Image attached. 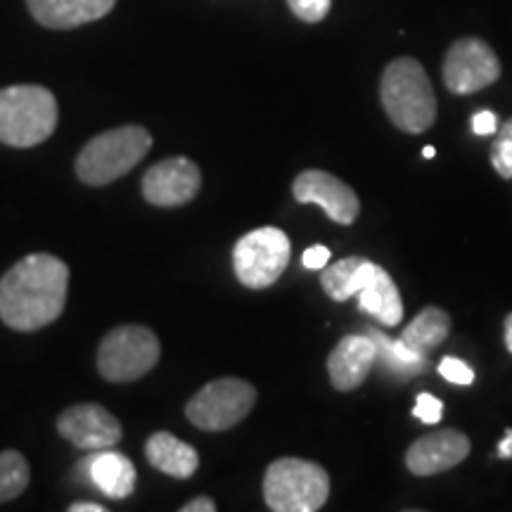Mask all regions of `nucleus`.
I'll use <instances>...</instances> for the list:
<instances>
[{"instance_id": "f257e3e1", "label": "nucleus", "mask_w": 512, "mask_h": 512, "mask_svg": "<svg viewBox=\"0 0 512 512\" xmlns=\"http://www.w3.org/2000/svg\"><path fill=\"white\" fill-rule=\"evenodd\" d=\"M69 266L53 254H29L0 278V318L12 330L34 332L62 316Z\"/></svg>"}, {"instance_id": "f03ea898", "label": "nucleus", "mask_w": 512, "mask_h": 512, "mask_svg": "<svg viewBox=\"0 0 512 512\" xmlns=\"http://www.w3.org/2000/svg\"><path fill=\"white\" fill-rule=\"evenodd\" d=\"M380 100L392 124L403 133L430 131L437 121V95L425 67L413 57H396L384 67Z\"/></svg>"}, {"instance_id": "7ed1b4c3", "label": "nucleus", "mask_w": 512, "mask_h": 512, "mask_svg": "<svg viewBox=\"0 0 512 512\" xmlns=\"http://www.w3.org/2000/svg\"><path fill=\"white\" fill-rule=\"evenodd\" d=\"M55 95L34 83H17L0 91V143L10 147H36L57 128Z\"/></svg>"}, {"instance_id": "20e7f679", "label": "nucleus", "mask_w": 512, "mask_h": 512, "mask_svg": "<svg viewBox=\"0 0 512 512\" xmlns=\"http://www.w3.org/2000/svg\"><path fill=\"white\" fill-rule=\"evenodd\" d=\"M152 136L143 126L128 124L112 128L88 140L76 157V176L86 185L100 188L119 181L128 171L136 169L150 152Z\"/></svg>"}, {"instance_id": "39448f33", "label": "nucleus", "mask_w": 512, "mask_h": 512, "mask_svg": "<svg viewBox=\"0 0 512 512\" xmlns=\"http://www.w3.org/2000/svg\"><path fill=\"white\" fill-rule=\"evenodd\" d=\"M330 475L302 458H278L264 475V501L273 512H316L328 503Z\"/></svg>"}, {"instance_id": "423d86ee", "label": "nucleus", "mask_w": 512, "mask_h": 512, "mask_svg": "<svg viewBox=\"0 0 512 512\" xmlns=\"http://www.w3.org/2000/svg\"><path fill=\"white\" fill-rule=\"evenodd\" d=\"M162 344L145 325H119L98 349V370L107 382H136L159 363Z\"/></svg>"}, {"instance_id": "0eeeda50", "label": "nucleus", "mask_w": 512, "mask_h": 512, "mask_svg": "<svg viewBox=\"0 0 512 512\" xmlns=\"http://www.w3.org/2000/svg\"><path fill=\"white\" fill-rule=\"evenodd\" d=\"M256 389L252 382L240 377H221L197 392L185 406V415L204 432H226L240 425L252 413Z\"/></svg>"}, {"instance_id": "6e6552de", "label": "nucleus", "mask_w": 512, "mask_h": 512, "mask_svg": "<svg viewBox=\"0 0 512 512\" xmlns=\"http://www.w3.org/2000/svg\"><path fill=\"white\" fill-rule=\"evenodd\" d=\"M290 254L292 245L287 233L280 228H256L235 242V275L249 290H266L285 273Z\"/></svg>"}, {"instance_id": "1a4fd4ad", "label": "nucleus", "mask_w": 512, "mask_h": 512, "mask_svg": "<svg viewBox=\"0 0 512 512\" xmlns=\"http://www.w3.org/2000/svg\"><path fill=\"white\" fill-rule=\"evenodd\" d=\"M501 79V60L489 43L465 36L448 48L444 57V83L451 93L472 95Z\"/></svg>"}, {"instance_id": "9d476101", "label": "nucleus", "mask_w": 512, "mask_h": 512, "mask_svg": "<svg viewBox=\"0 0 512 512\" xmlns=\"http://www.w3.org/2000/svg\"><path fill=\"white\" fill-rule=\"evenodd\" d=\"M292 195L299 204H318L330 221L351 226L361 214V202L351 185L328 171H302L292 183Z\"/></svg>"}, {"instance_id": "9b49d317", "label": "nucleus", "mask_w": 512, "mask_h": 512, "mask_svg": "<svg viewBox=\"0 0 512 512\" xmlns=\"http://www.w3.org/2000/svg\"><path fill=\"white\" fill-rule=\"evenodd\" d=\"M202 188V171L188 157H169L143 176V195L155 207L174 209L192 202Z\"/></svg>"}, {"instance_id": "f8f14e48", "label": "nucleus", "mask_w": 512, "mask_h": 512, "mask_svg": "<svg viewBox=\"0 0 512 512\" xmlns=\"http://www.w3.org/2000/svg\"><path fill=\"white\" fill-rule=\"evenodd\" d=\"M57 432L69 444L86 451H102L121 441V422L100 403H76L57 418Z\"/></svg>"}, {"instance_id": "ddd939ff", "label": "nucleus", "mask_w": 512, "mask_h": 512, "mask_svg": "<svg viewBox=\"0 0 512 512\" xmlns=\"http://www.w3.org/2000/svg\"><path fill=\"white\" fill-rule=\"evenodd\" d=\"M470 439L458 430H437L413 441L406 451V467L415 477H434L453 470L470 456Z\"/></svg>"}, {"instance_id": "4468645a", "label": "nucleus", "mask_w": 512, "mask_h": 512, "mask_svg": "<svg viewBox=\"0 0 512 512\" xmlns=\"http://www.w3.org/2000/svg\"><path fill=\"white\" fill-rule=\"evenodd\" d=\"M377 363V347L370 335H347L328 356V375L337 392L361 387Z\"/></svg>"}, {"instance_id": "2eb2a0df", "label": "nucleus", "mask_w": 512, "mask_h": 512, "mask_svg": "<svg viewBox=\"0 0 512 512\" xmlns=\"http://www.w3.org/2000/svg\"><path fill=\"white\" fill-rule=\"evenodd\" d=\"M356 299L358 309L380 320L384 328H396L401 323L403 302L399 287H396L392 275L384 271L382 266H377L375 261H368Z\"/></svg>"}, {"instance_id": "dca6fc26", "label": "nucleus", "mask_w": 512, "mask_h": 512, "mask_svg": "<svg viewBox=\"0 0 512 512\" xmlns=\"http://www.w3.org/2000/svg\"><path fill=\"white\" fill-rule=\"evenodd\" d=\"M117 0H27L31 17L41 27L67 31L107 17Z\"/></svg>"}, {"instance_id": "f3484780", "label": "nucleus", "mask_w": 512, "mask_h": 512, "mask_svg": "<svg viewBox=\"0 0 512 512\" xmlns=\"http://www.w3.org/2000/svg\"><path fill=\"white\" fill-rule=\"evenodd\" d=\"M145 458L155 470L174 479H190L200 467V453L171 432H157L147 439Z\"/></svg>"}, {"instance_id": "a211bd4d", "label": "nucleus", "mask_w": 512, "mask_h": 512, "mask_svg": "<svg viewBox=\"0 0 512 512\" xmlns=\"http://www.w3.org/2000/svg\"><path fill=\"white\" fill-rule=\"evenodd\" d=\"M81 465L86 467L88 477L93 479L95 486L105 496L121 501V498H128L136 489V467L117 451L102 448L95 456L83 460Z\"/></svg>"}, {"instance_id": "6ab92c4d", "label": "nucleus", "mask_w": 512, "mask_h": 512, "mask_svg": "<svg viewBox=\"0 0 512 512\" xmlns=\"http://www.w3.org/2000/svg\"><path fill=\"white\" fill-rule=\"evenodd\" d=\"M448 332H451V316L439 306H425L406 330L401 332L399 342L415 356H427L441 344L446 342Z\"/></svg>"}, {"instance_id": "aec40b11", "label": "nucleus", "mask_w": 512, "mask_h": 512, "mask_svg": "<svg viewBox=\"0 0 512 512\" xmlns=\"http://www.w3.org/2000/svg\"><path fill=\"white\" fill-rule=\"evenodd\" d=\"M368 261L370 259H366V256H347V259L323 268L320 285H323L325 294L332 302H347V299L356 297Z\"/></svg>"}, {"instance_id": "412c9836", "label": "nucleus", "mask_w": 512, "mask_h": 512, "mask_svg": "<svg viewBox=\"0 0 512 512\" xmlns=\"http://www.w3.org/2000/svg\"><path fill=\"white\" fill-rule=\"evenodd\" d=\"M31 470L27 458L19 451L0 453V503L15 501L29 486Z\"/></svg>"}, {"instance_id": "4be33fe9", "label": "nucleus", "mask_w": 512, "mask_h": 512, "mask_svg": "<svg viewBox=\"0 0 512 512\" xmlns=\"http://www.w3.org/2000/svg\"><path fill=\"white\" fill-rule=\"evenodd\" d=\"M491 164L496 174L512 181V117L496 131L494 147H491Z\"/></svg>"}, {"instance_id": "5701e85b", "label": "nucleus", "mask_w": 512, "mask_h": 512, "mask_svg": "<svg viewBox=\"0 0 512 512\" xmlns=\"http://www.w3.org/2000/svg\"><path fill=\"white\" fill-rule=\"evenodd\" d=\"M292 15L306 24H318L328 17L332 0H287Z\"/></svg>"}, {"instance_id": "b1692460", "label": "nucleus", "mask_w": 512, "mask_h": 512, "mask_svg": "<svg viewBox=\"0 0 512 512\" xmlns=\"http://www.w3.org/2000/svg\"><path fill=\"white\" fill-rule=\"evenodd\" d=\"M437 370L446 382L460 384V387H470V384L475 382V370H472L465 361H460V358H456V356L441 358Z\"/></svg>"}, {"instance_id": "393cba45", "label": "nucleus", "mask_w": 512, "mask_h": 512, "mask_svg": "<svg viewBox=\"0 0 512 512\" xmlns=\"http://www.w3.org/2000/svg\"><path fill=\"white\" fill-rule=\"evenodd\" d=\"M413 415L425 422V425H437V422H441V418H444V403H441L437 396L422 392L418 394V399H415Z\"/></svg>"}, {"instance_id": "a878e982", "label": "nucleus", "mask_w": 512, "mask_h": 512, "mask_svg": "<svg viewBox=\"0 0 512 512\" xmlns=\"http://www.w3.org/2000/svg\"><path fill=\"white\" fill-rule=\"evenodd\" d=\"M328 261H330V249L323 245H313L302 254V264L304 268H309V271H323V268L328 266Z\"/></svg>"}, {"instance_id": "bb28decb", "label": "nucleus", "mask_w": 512, "mask_h": 512, "mask_svg": "<svg viewBox=\"0 0 512 512\" xmlns=\"http://www.w3.org/2000/svg\"><path fill=\"white\" fill-rule=\"evenodd\" d=\"M472 131L477 133V136H494V133L498 131V117L496 112L491 110H482L477 112L475 117H472Z\"/></svg>"}, {"instance_id": "cd10ccee", "label": "nucleus", "mask_w": 512, "mask_h": 512, "mask_svg": "<svg viewBox=\"0 0 512 512\" xmlns=\"http://www.w3.org/2000/svg\"><path fill=\"white\" fill-rule=\"evenodd\" d=\"M216 510V503L211 501L209 496H197L188 501L181 508V512H214Z\"/></svg>"}, {"instance_id": "c85d7f7f", "label": "nucleus", "mask_w": 512, "mask_h": 512, "mask_svg": "<svg viewBox=\"0 0 512 512\" xmlns=\"http://www.w3.org/2000/svg\"><path fill=\"white\" fill-rule=\"evenodd\" d=\"M496 458L512 460V427L505 430V437L501 439V444H498V448H496Z\"/></svg>"}, {"instance_id": "c756f323", "label": "nucleus", "mask_w": 512, "mask_h": 512, "mask_svg": "<svg viewBox=\"0 0 512 512\" xmlns=\"http://www.w3.org/2000/svg\"><path fill=\"white\" fill-rule=\"evenodd\" d=\"M69 512H105V508L98 503H72Z\"/></svg>"}, {"instance_id": "7c9ffc66", "label": "nucleus", "mask_w": 512, "mask_h": 512, "mask_svg": "<svg viewBox=\"0 0 512 512\" xmlns=\"http://www.w3.org/2000/svg\"><path fill=\"white\" fill-rule=\"evenodd\" d=\"M505 347H508V351L512 354V313H508V316H505Z\"/></svg>"}, {"instance_id": "2f4dec72", "label": "nucleus", "mask_w": 512, "mask_h": 512, "mask_svg": "<svg viewBox=\"0 0 512 512\" xmlns=\"http://www.w3.org/2000/svg\"><path fill=\"white\" fill-rule=\"evenodd\" d=\"M434 155H437V150H434V147H432V145H427V147H425V150H422V157H425V159H432Z\"/></svg>"}]
</instances>
